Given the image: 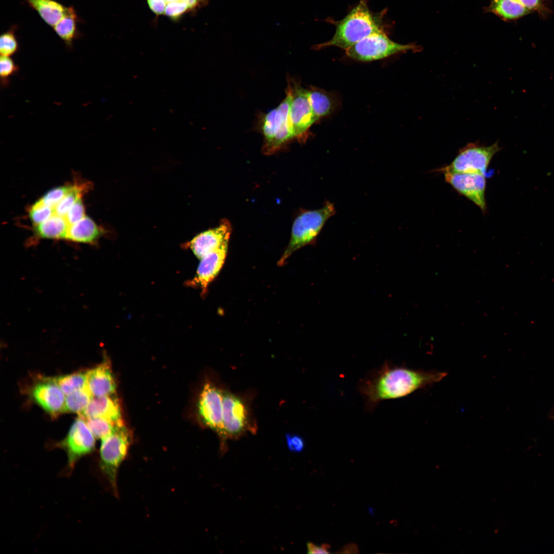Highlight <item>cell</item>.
<instances>
[{
  "mask_svg": "<svg viewBox=\"0 0 554 554\" xmlns=\"http://www.w3.org/2000/svg\"><path fill=\"white\" fill-rule=\"evenodd\" d=\"M35 10L42 19L53 27L66 14V7L55 0H23Z\"/></svg>",
  "mask_w": 554,
  "mask_h": 554,
  "instance_id": "obj_20",
  "label": "cell"
},
{
  "mask_svg": "<svg viewBox=\"0 0 554 554\" xmlns=\"http://www.w3.org/2000/svg\"><path fill=\"white\" fill-rule=\"evenodd\" d=\"M31 394L34 400L50 415L56 416L63 412L65 394L51 378L36 383Z\"/></svg>",
  "mask_w": 554,
  "mask_h": 554,
  "instance_id": "obj_14",
  "label": "cell"
},
{
  "mask_svg": "<svg viewBox=\"0 0 554 554\" xmlns=\"http://www.w3.org/2000/svg\"><path fill=\"white\" fill-rule=\"evenodd\" d=\"M501 149L498 142L489 146L476 142L468 143L459 150L451 163L440 168L438 171L479 173L485 176L492 157Z\"/></svg>",
  "mask_w": 554,
  "mask_h": 554,
  "instance_id": "obj_7",
  "label": "cell"
},
{
  "mask_svg": "<svg viewBox=\"0 0 554 554\" xmlns=\"http://www.w3.org/2000/svg\"><path fill=\"white\" fill-rule=\"evenodd\" d=\"M309 101L316 121L331 113L335 108L337 102L332 94L316 87L308 90Z\"/></svg>",
  "mask_w": 554,
  "mask_h": 554,
  "instance_id": "obj_22",
  "label": "cell"
},
{
  "mask_svg": "<svg viewBox=\"0 0 554 554\" xmlns=\"http://www.w3.org/2000/svg\"><path fill=\"white\" fill-rule=\"evenodd\" d=\"M447 373L413 369L385 361L382 366L360 381L358 389L366 409L373 410L381 401L407 396L441 381Z\"/></svg>",
  "mask_w": 554,
  "mask_h": 554,
  "instance_id": "obj_1",
  "label": "cell"
},
{
  "mask_svg": "<svg viewBox=\"0 0 554 554\" xmlns=\"http://www.w3.org/2000/svg\"><path fill=\"white\" fill-rule=\"evenodd\" d=\"M51 379L57 385L65 394L67 395L86 385V372H77Z\"/></svg>",
  "mask_w": 554,
  "mask_h": 554,
  "instance_id": "obj_26",
  "label": "cell"
},
{
  "mask_svg": "<svg viewBox=\"0 0 554 554\" xmlns=\"http://www.w3.org/2000/svg\"><path fill=\"white\" fill-rule=\"evenodd\" d=\"M418 50L416 45L401 44L390 39L385 32L373 33L347 49L346 55L361 62H370L408 51Z\"/></svg>",
  "mask_w": 554,
  "mask_h": 554,
  "instance_id": "obj_6",
  "label": "cell"
},
{
  "mask_svg": "<svg viewBox=\"0 0 554 554\" xmlns=\"http://www.w3.org/2000/svg\"><path fill=\"white\" fill-rule=\"evenodd\" d=\"M72 185H64L52 189L45 194L39 201L43 204L54 208L66 196Z\"/></svg>",
  "mask_w": 554,
  "mask_h": 554,
  "instance_id": "obj_33",
  "label": "cell"
},
{
  "mask_svg": "<svg viewBox=\"0 0 554 554\" xmlns=\"http://www.w3.org/2000/svg\"><path fill=\"white\" fill-rule=\"evenodd\" d=\"M290 99V89L287 84L284 100L261 118L260 127L264 139L262 152L266 155L276 152L294 138L289 117Z\"/></svg>",
  "mask_w": 554,
  "mask_h": 554,
  "instance_id": "obj_5",
  "label": "cell"
},
{
  "mask_svg": "<svg viewBox=\"0 0 554 554\" xmlns=\"http://www.w3.org/2000/svg\"><path fill=\"white\" fill-rule=\"evenodd\" d=\"M232 231L230 222L223 219L220 225L214 228L204 231L195 236L188 246L194 254L200 259L220 247L229 241Z\"/></svg>",
  "mask_w": 554,
  "mask_h": 554,
  "instance_id": "obj_13",
  "label": "cell"
},
{
  "mask_svg": "<svg viewBox=\"0 0 554 554\" xmlns=\"http://www.w3.org/2000/svg\"><path fill=\"white\" fill-rule=\"evenodd\" d=\"M54 214V209L43 204L39 200L32 205L29 217L34 226L43 223Z\"/></svg>",
  "mask_w": 554,
  "mask_h": 554,
  "instance_id": "obj_31",
  "label": "cell"
},
{
  "mask_svg": "<svg viewBox=\"0 0 554 554\" xmlns=\"http://www.w3.org/2000/svg\"><path fill=\"white\" fill-rule=\"evenodd\" d=\"M335 213L333 204L329 201L317 210H302L294 220L291 238L280 265H283L294 252L307 245L314 243L327 220Z\"/></svg>",
  "mask_w": 554,
  "mask_h": 554,
  "instance_id": "obj_3",
  "label": "cell"
},
{
  "mask_svg": "<svg viewBox=\"0 0 554 554\" xmlns=\"http://www.w3.org/2000/svg\"><path fill=\"white\" fill-rule=\"evenodd\" d=\"M103 233V230L87 216L69 226L66 239L78 243L94 244Z\"/></svg>",
  "mask_w": 554,
  "mask_h": 554,
  "instance_id": "obj_19",
  "label": "cell"
},
{
  "mask_svg": "<svg viewBox=\"0 0 554 554\" xmlns=\"http://www.w3.org/2000/svg\"><path fill=\"white\" fill-rule=\"evenodd\" d=\"M78 415L82 419L97 417L114 423L122 422L121 407L115 394L93 397L87 407Z\"/></svg>",
  "mask_w": 554,
  "mask_h": 554,
  "instance_id": "obj_17",
  "label": "cell"
},
{
  "mask_svg": "<svg viewBox=\"0 0 554 554\" xmlns=\"http://www.w3.org/2000/svg\"><path fill=\"white\" fill-rule=\"evenodd\" d=\"M92 397L86 385L66 395L63 412L79 414L87 407Z\"/></svg>",
  "mask_w": 554,
  "mask_h": 554,
  "instance_id": "obj_25",
  "label": "cell"
},
{
  "mask_svg": "<svg viewBox=\"0 0 554 554\" xmlns=\"http://www.w3.org/2000/svg\"><path fill=\"white\" fill-rule=\"evenodd\" d=\"M86 386L93 397L115 394L116 385L109 361L106 360L86 372Z\"/></svg>",
  "mask_w": 554,
  "mask_h": 554,
  "instance_id": "obj_16",
  "label": "cell"
},
{
  "mask_svg": "<svg viewBox=\"0 0 554 554\" xmlns=\"http://www.w3.org/2000/svg\"><path fill=\"white\" fill-rule=\"evenodd\" d=\"M229 241L201 259L196 274L190 284L205 290L221 269L228 250Z\"/></svg>",
  "mask_w": 554,
  "mask_h": 554,
  "instance_id": "obj_15",
  "label": "cell"
},
{
  "mask_svg": "<svg viewBox=\"0 0 554 554\" xmlns=\"http://www.w3.org/2000/svg\"><path fill=\"white\" fill-rule=\"evenodd\" d=\"M101 440L99 467L117 496V473L127 455L132 436L122 421L117 423L113 432Z\"/></svg>",
  "mask_w": 554,
  "mask_h": 554,
  "instance_id": "obj_4",
  "label": "cell"
},
{
  "mask_svg": "<svg viewBox=\"0 0 554 554\" xmlns=\"http://www.w3.org/2000/svg\"><path fill=\"white\" fill-rule=\"evenodd\" d=\"M288 448L292 451L300 452L304 447L303 439L299 435L287 434L286 436Z\"/></svg>",
  "mask_w": 554,
  "mask_h": 554,
  "instance_id": "obj_35",
  "label": "cell"
},
{
  "mask_svg": "<svg viewBox=\"0 0 554 554\" xmlns=\"http://www.w3.org/2000/svg\"><path fill=\"white\" fill-rule=\"evenodd\" d=\"M249 417L246 406L236 395L223 391V438L242 435L248 427Z\"/></svg>",
  "mask_w": 554,
  "mask_h": 554,
  "instance_id": "obj_12",
  "label": "cell"
},
{
  "mask_svg": "<svg viewBox=\"0 0 554 554\" xmlns=\"http://www.w3.org/2000/svg\"><path fill=\"white\" fill-rule=\"evenodd\" d=\"M69 226L65 216L54 213L45 222L35 225L34 231L39 238L66 239Z\"/></svg>",
  "mask_w": 554,
  "mask_h": 554,
  "instance_id": "obj_21",
  "label": "cell"
},
{
  "mask_svg": "<svg viewBox=\"0 0 554 554\" xmlns=\"http://www.w3.org/2000/svg\"><path fill=\"white\" fill-rule=\"evenodd\" d=\"M82 419L84 420L94 437L100 439H102L112 433L117 423L102 418Z\"/></svg>",
  "mask_w": 554,
  "mask_h": 554,
  "instance_id": "obj_28",
  "label": "cell"
},
{
  "mask_svg": "<svg viewBox=\"0 0 554 554\" xmlns=\"http://www.w3.org/2000/svg\"><path fill=\"white\" fill-rule=\"evenodd\" d=\"M223 391L211 383H206L200 394L197 409L203 423L223 438Z\"/></svg>",
  "mask_w": 554,
  "mask_h": 554,
  "instance_id": "obj_11",
  "label": "cell"
},
{
  "mask_svg": "<svg viewBox=\"0 0 554 554\" xmlns=\"http://www.w3.org/2000/svg\"><path fill=\"white\" fill-rule=\"evenodd\" d=\"M445 182L457 192L473 203L485 213L486 176L479 173H456L442 171Z\"/></svg>",
  "mask_w": 554,
  "mask_h": 554,
  "instance_id": "obj_10",
  "label": "cell"
},
{
  "mask_svg": "<svg viewBox=\"0 0 554 554\" xmlns=\"http://www.w3.org/2000/svg\"><path fill=\"white\" fill-rule=\"evenodd\" d=\"M290 89L291 99L289 117L294 138L304 143L309 135V130L316 122L309 101L308 89H304L291 78H288Z\"/></svg>",
  "mask_w": 554,
  "mask_h": 554,
  "instance_id": "obj_8",
  "label": "cell"
},
{
  "mask_svg": "<svg viewBox=\"0 0 554 554\" xmlns=\"http://www.w3.org/2000/svg\"><path fill=\"white\" fill-rule=\"evenodd\" d=\"M85 216V208L81 197L71 207L65 217L69 225H71L80 221Z\"/></svg>",
  "mask_w": 554,
  "mask_h": 554,
  "instance_id": "obj_34",
  "label": "cell"
},
{
  "mask_svg": "<svg viewBox=\"0 0 554 554\" xmlns=\"http://www.w3.org/2000/svg\"><path fill=\"white\" fill-rule=\"evenodd\" d=\"M77 22V16L74 9L69 7L66 14L53 27L56 34L70 49L73 42L78 36Z\"/></svg>",
  "mask_w": 554,
  "mask_h": 554,
  "instance_id": "obj_24",
  "label": "cell"
},
{
  "mask_svg": "<svg viewBox=\"0 0 554 554\" xmlns=\"http://www.w3.org/2000/svg\"><path fill=\"white\" fill-rule=\"evenodd\" d=\"M87 184H75L66 196L54 208V213L65 216L71 207L81 197L84 191L87 189Z\"/></svg>",
  "mask_w": 554,
  "mask_h": 554,
  "instance_id": "obj_27",
  "label": "cell"
},
{
  "mask_svg": "<svg viewBox=\"0 0 554 554\" xmlns=\"http://www.w3.org/2000/svg\"><path fill=\"white\" fill-rule=\"evenodd\" d=\"M206 0H147L149 8L157 15L176 18L204 4Z\"/></svg>",
  "mask_w": 554,
  "mask_h": 554,
  "instance_id": "obj_18",
  "label": "cell"
},
{
  "mask_svg": "<svg viewBox=\"0 0 554 554\" xmlns=\"http://www.w3.org/2000/svg\"><path fill=\"white\" fill-rule=\"evenodd\" d=\"M307 552L308 553H329V546L324 544L321 546L315 545L312 543H308L307 545Z\"/></svg>",
  "mask_w": 554,
  "mask_h": 554,
  "instance_id": "obj_36",
  "label": "cell"
},
{
  "mask_svg": "<svg viewBox=\"0 0 554 554\" xmlns=\"http://www.w3.org/2000/svg\"><path fill=\"white\" fill-rule=\"evenodd\" d=\"M525 9L530 14L536 12L543 19L549 16L551 13L548 0H515Z\"/></svg>",
  "mask_w": 554,
  "mask_h": 554,
  "instance_id": "obj_30",
  "label": "cell"
},
{
  "mask_svg": "<svg viewBox=\"0 0 554 554\" xmlns=\"http://www.w3.org/2000/svg\"><path fill=\"white\" fill-rule=\"evenodd\" d=\"M95 445V437L84 420L80 417L76 419L66 438L56 445L64 449L67 454L65 475L69 476L77 462L94 451Z\"/></svg>",
  "mask_w": 554,
  "mask_h": 554,
  "instance_id": "obj_9",
  "label": "cell"
},
{
  "mask_svg": "<svg viewBox=\"0 0 554 554\" xmlns=\"http://www.w3.org/2000/svg\"><path fill=\"white\" fill-rule=\"evenodd\" d=\"M19 71V67L10 56H1L0 58V84L1 88L10 85V78Z\"/></svg>",
  "mask_w": 554,
  "mask_h": 554,
  "instance_id": "obj_29",
  "label": "cell"
},
{
  "mask_svg": "<svg viewBox=\"0 0 554 554\" xmlns=\"http://www.w3.org/2000/svg\"><path fill=\"white\" fill-rule=\"evenodd\" d=\"M18 50V44L13 29L3 33L0 37V53L1 56H11Z\"/></svg>",
  "mask_w": 554,
  "mask_h": 554,
  "instance_id": "obj_32",
  "label": "cell"
},
{
  "mask_svg": "<svg viewBox=\"0 0 554 554\" xmlns=\"http://www.w3.org/2000/svg\"><path fill=\"white\" fill-rule=\"evenodd\" d=\"M382 17V14H374L370 10L367 0H360L343 18L333 21L335 31L332 37L317 45L315 49L335 46L345 50L373 33L385 32Z\"/></svg>",
  "mask_w": 554,
  "mask_h": 554,
  "instance_id": "obj_2",
  "label": "cell"
},
{
  "mask_svg": "<svg viewBox=\"0 0 554 554\" xmlns=\"http://www.w3.org/2000/svg\"><path fill=\"white\" fill-rule=\"evenodd\" d=\"M489 10L505 21H513L530 13L515 0H491Z\"/></svg>",
  "mask_w": 554,
  "mask_h": 554,
  "instance_id": "obj_23",
  "label": "cell"
}]
</instances>
